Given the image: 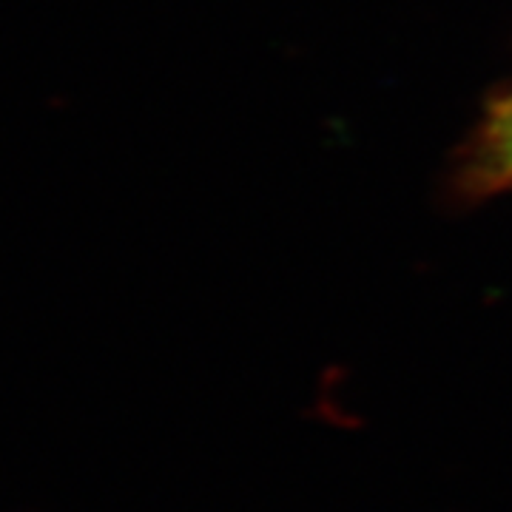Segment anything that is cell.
<instances>
[{
	"instance_id": "cell-1",
	"label": "cell",
	"mask_w": 512,
	"mask_h": 512,
	"mask_svg": "<svg viewBox=\"0 0 512 512\" xmlns=\"http://www.w3.org/2000/svg\"><path fill=\"white\" fill-rule=\"evenodd\" d=\"M456 191L470 200L512 191V83L487 103L458 151Z\"/></svg>"
}]
</instances>
